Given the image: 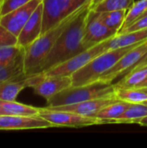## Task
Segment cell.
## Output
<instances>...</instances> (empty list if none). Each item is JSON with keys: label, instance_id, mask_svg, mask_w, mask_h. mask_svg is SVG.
I'll use <instances>...</instances> for the list:
<instances>
[{"label": "cell", "instance_id": "obj_1", "mask_svg": "<svg viewBox=\"0 0 147 148\" xmlns=\"http://www.w3.org/2000/svg\"><path fill=\"white\" fill-rule=\"evenodd\" d=\"M89 6V3L85 4L65 28L36 74L44 73L86 50L83 45V36L88 14L90 10Z\"/></svg>", "mask_w": 147, "mask_h": 148}, {"label": "cell", "instance_id": "obj_2", "mask_svg": "<svg viewBox=\"0 0 147 148\" xmlns=\"http://www.w3.org/2000/svg\"><path fill=\"white\" fill-rule=\"evenodd\" d=\"M83 6L80 7L65 17L59 24L42 34L29 46L24 49L23 67L24 72L27 75H34L37 72L40 65L53 49L60 35L68 25V23L75 17Z\"/></svg>", "mask_w": 147, "mask_h": 148}, {"label": "cell", "instance_id": "obj_3", "mask_svg": "<svg viewBox=\"0 0 147 148\" xmlns=\"http://www.w3.org/2000/svg\"><path fill=\"white\" fill-rule=\"evenodd\" d=\"M111 96H116L114 85L99 80L82 86H71L55 95L47 101L48 107H58Z\"/></svg>", "mask_w": 147, "mask_h": 148}, {"label": "cell", "instance_id": "obj_4", "mask_svg": "<svg viewBox=\"0 0 147 148\" xmlns=\"http://www.w3.org/2000/svg\"><path fill=\"white\" fill-rule=\"evenodd\" d=\"M140 43L141 42L124 48L110 49L101 53L71 75L73 82L72 86H82L99 81L101 76L110 70L124 55Z\"/></svg>", "mask_w": 147, "mask_h": 148}, {"label": "cell", "instance_id": "obj_5", "mask_svg": "<svg viewBox=\"0 0 147 148\" xmlns=\"http://www.w3.org/2000/svg\"><path fill=\"white\" fill-rule=\"evenodd\" d=\"M27 83L36 94L48 101L55 95L71 87L73 82L71 76H54L38 73L28 75Z\"/></svg>", "mask_w": 147, "mask_h": 148}, {"label": "cell", "instance_id": "obj_6", "mask_svg": "<svg viewBox=\"0 0 147 148\" xmlns=\"http://www.w3.org/2000/svg\"><path fill=\"white\" fill-rule=\"evenodd\" d=\"M105 43L106 41L88 49H86L77 54L76 56L71 57L70 59L44 72V74L47 75L54 76H71L74 73H75L82 67L87 65L94 58H95L101 53L105 52Z\"/></svg>", "mask_w": 147, "mask_h": 148}, {"label": "cell", "instance_id": "obj_7", "mask_svg": "<svg viewBox=\"0 0 147 148\" xmlns=\"http://www.w3.org/2000/svg\"><path fill=\"white\" fill-rule=\"evenodd\" d=\"M117 34L118 32L116 30L110 29L101 21L98 11L91 9L89 10L83 36V45L85 49H88L103 42Z\"/></svg>", "mask_w": 147, "mask_h": 148}, {"label": "cell", "instance_id": "obj_8", "mask_svg": "<svg viewBox=\"0 0 147 148\" xmlns=\"http://www.w3.org/2000/svg\"><path fill=\"white\" fill-rule=\"evenodd\" d=\"M38 115L50 122L53 127H80L100 124L99 120L95 117H86L72 112L53 110L48 108H39Z\"/></svg>", "mask_w": 147, "mask_h": 148}, {"label": "cell", "instance_id": "obj_9", "mask_svg": "<svg viewBox=\"0 0 147 148\" xmlns=\"http://www.w3.org/2000/svg\"><path fill=\"white\" fill-rule=\"evenodd\" d=\"M146 51L147 40H146L133 48L132 50L128 51L126 55H124L121 59L110 70L101 75L99 80L112 83V82L118 76H124L127 73V71L141 59V57L145 55Z\"/></svg>", "mask_w": 147, "mask_h": 148}, {"label": "cell", "instance_id": "obj_10", "mask_svg": "<svg viewBox=\"0 0 147 148\" xmlns=\"http://www.w3.org/2000/svg\"><path fill=\"white\" fill-rule=\"evenodd\" d=\"M42 0H30L22 7L0 16V24L18 36L23 27Z\"/></svg>", "mask_w": 147, "mask_h": 148}, {"label": "cell", "instance_id": "obj_11", "mask_svg": "<svg viewBox=\"0 0 147 148\" xmlns=\"http://www.w3.org/2000/svg\"><path fill=\"white\" fill-rule=\"evenodd\" d=\"M117 101H119L117 96H111V97H104V98L85 101L79 103L70 104V105L58 106V107H46V108L53 110H62V111L72 112L86 117H95L96 114L102 108H106L107 106Z\"/></svg>", "mask_w": 147, "mask_h": 148}, {"label": "cell", "instance_id": "obj_12", "mask_svg": "<svg viewBox=\"0 0 147 148\" xmlns=\"http://www.w3.org/2000/svg\"><path fill=\"white\" fill-rule=\"evenodd\" d=\"M54 127L45 119L36 116L0 115V130H23Z\"/></svg>", "mask_w": 147, "mask_h": 148}, {"label": "cell", "instance_id": "obj_13", "mask_svg": "<svg viewBox=\"0 0 147 148\" xmlns=\"http://www.w3.org/2000/svg\"><path fill=\"white\" fill-rule=\"evenodd\" d=\"M42 2L38 5V7L32 13L29 20L26 22L23 27L21 32L19 33L18 45L26 49L34 41H36L41 35L42 31Z\"/></svg>", "mask_w": 147, "mask_h": 148}, {"label": "cell", "instance_id": "obj_14", "mask_svg": "<svg viewBox=\"0 0 147 148\" xmlns=\"http://www.w3.org/2000/svg\"><path fill=\"white\" fill-rule=\"evenodd\" d=\"M146 40H147V28L132 32L117 34L113 37L106 41L105 49L106 51H107L110 49L124 48L138 44Z\"/></svg>", "mask_w": 147, "mask_h": 148}, {"label": "cell", "instance_id": "obj_15", "mask_svg": "<svg viewBox=\"0 0 147 148\" xmlns=\"http://www.w3.org/2000/svg\"><path fill=\"white\" fill-rule=\"evenodd\" d=\"M42 34L54 28L65 18L62 15L58 0H42Z\"/></svg>", "mask_w": 147, "mask_h": 148}, {"label": "cell", "instance_id": "obj_16", "mask_svg": "<svg viewBox=\"0 0 147 148\" xmlns=\"http://www.w3.org/2000/svg\"><path fill=\"white\" fill-rule=\"evenodd\" d=\"M38 114L39 108L20 103L16 101L0 100V115L36 116Z\"/></svg>", "mask_w": 147, "mask_h": 148}, {"label": "cell", "instance_id": "obj_17", "mask_svg": "<svg viewBox=\"0 0 147 148\" xmlns=\"http://www.w3.org/2000/svg\"><path fill=\"white\" fill-rule=\"evenodd\" d=\"M131 102L125 101H117L106 108H102L95 116L100 121V124L101 123H107V122H114L116 123V121L121 117V115L124 114V112L131 106Z\"/></svg>", "mask_w": 147, "mask_h": 148}, {"label": "cell", "instance_id": "obj_18", "mask_svg": "<svg viewBox=\"0 0 147 148\" xmlns=\"http://www.w3.org/2000/svg\"><path fill=\"white\" fill-rule=\"evenodd\" d=\"M23 54L24 50L15 60L4 64L0 69V82L9 80L24 79L28 76L24 72Z\"/></svg>", "mask_w": 147, "mask_h": 148}, {"label": "cell", "instance_id": "obj_19", "mask_svg": "<svg viewBox=\"0 0 147 148\" xmlns=\"http://www.w3.org/2000/svg\"><path fill=\"white\" fill-rule=\"evenodd\" d=\"M27 77L24 79H15L0 82V100L16 101L20 92L28 87Z\"/></svg>", "mask_w": 147, "mask_h": 148}, {"label": "cell", "instance_id": "obj_20", "mask_svg": "<svg viewBox=\"0 0 147 148\" xmlns=\"http://www.w3.org/2000/svg\"><path fill=\"white\" fill-rule=\"evenodd\" d=\"M147 116V104L132 103L131 106L124 112L116 123H139L143 118Z\"/></svg>", "mask_w": 147, "mask_h": 148}, {"label": "cell", "instance_id": "obj_21", "mask_svg": "<svg viewBox=\"0 0 147 148\" xmlns=\"http://www.w3.org/2000/svg\"><path fill=\"white\" fill-rule=\"evenodd\" d=\"M127 11L128 10H117L102 11L99 13L101 21L107 27L119 32V30L122 28L124 24Z\"/></svg>", "mask_w": 147, "mask_h": 148}, {"label": "cell", "instance_id": "obj_22", "mask_svg": "<svg viewBox=\"0 0 147 148\" xmlns=\"http://www.w3.org/2000/svg\"><path fill=\"white\" fill-rule=\"evenodd\" d=\"M147 75V66L133 70L129 74L123 76V78L114 84L115 88H136L137 86L141 83Z\"/></svg>", "mask_w": 147, "mask_h": 148}, {"label": "cell", "instance_id": "obj_23", "mask_svg": "<svg viewBox=\"0 0 147 148\" xmlns=\"http://www.w3.org/2000/svg\"><path fill=\"white\" fill-rule=\"evenodd\" d=\"M116 96L120 101L131 103H143L147 101V94L139 88H116Z\"/></svg>", "mask_w": 147, "mask_h": 148}, {"label": "cell", "instance_id": "obj_24", "mask_svg": "<svg viewBox=\"0 0 147 148\" xmlns=\"http://www.w3.org/2000/svg\"><path fill=\"white\" fill-rule=\"evenodd\" d=\"M147 10V0H139L138 2H134L133 4L131 6V8L128 10L126 19L124 22V24L122 28L119 30V32L126 27L133 24L135 21H137L139 18H140L143 14ZM118 32V33H119Z\"/></svg>", "mask_w": 147, "mask_h": 148}, {"label": "cell", "instance_id": "obj_25", "mask_svg": "<svg viewBox=\"0 0 147 148\" xmlns=\"http://www.w3.org/2000/svg\"><path fill=\"white\" fill-rule=\"evenodd\" d=\"M133 3L134 0H104L91 10L98 12L117 10H129Z\"/></svg>", "mask_w": 147, "mask_h": 148}, {"label": "cell", "instance_id": "obj_26", "mask_svg": "<svg viewBox=\"0 0 147 148\" xmlns=\"http://www.w3.org/2000/svg\"><path fill=\"white\" fill-rule=\"evenodd\" d=\"M23 50H24V49L21 48L19 45L0 47V63L7 64L10 62H12Z\"/></svg>", "mask_w": 147, "mask_h": 148}, {"label": "cell", "instance_id": "obj_27", "mask_svg": "<svg viewBox=\"0 0 147 148\" xmlns=\"http://www.w3.org/2000/svg\"><path fill=\"white\" fill-rule=\"evenodd\" d=\"M18 45L17 36L0 24V47Z\"/></svg>", "mask_w": 147, "mask_h": 148}, {"label": "cell", "instance_id": "obj_28", "mask_svg": "<svg viewBox=\"0 0 147 148\" xmlns=\"http://www.w3.org/2000/svg\"><path fill=\"white\" fill-rule=\"evenodd\" d=\"M29 1L30 0H2L0 5V16L22 7Z\"/></svg>", "mask_w": 147, "mask_h": 148}, {"label": "cell", "instance_id": "obj_29", "mask_svg": "<svg viewBox=\"0 0 147 148\" xmlns=\"http://www.w3.org/2000/svg\"><path fill=\"white\" fill-rule=\"evenodd\" d=\"M146 28H147V15L139 18L133 24H131L130 26L126 27V29L120 30L118 34H122V33H126V32H132V31H135V30L143 29Z\"/></svg>", "mask_w": 147, "mask_h": 148}, {"label": "cell", "instance_id": "obj_30", "mask_svg": "<svg viewBox=\"0 0 147 148\" xmlns=\"http://www.w3.org/2000/svg\"><path fill=\"white\" fill-rule=\"evenodd\" d=\"M58 3L64 17H67L68 15L76 10L74 6V0H58Z\"/></svg>", "mask_w": 147, "mask_h": 148}, {"label": "cell", "instance_id": "obj_31", "mask_svg": "<svg viewBox=\"0 0 147 148\" xmlns=\"http://www.w3.org/2000/svg\"><path fill=\"white\" fill-rule=\"evenodd\" d=\"M145 66H147V51L145 53V55L141 57V59L133 67V68H131L128 71H127V73L126 74V75H127V74H129L130 72H132V71H133V70H136V69H140V68H143V67H145ZM124 75V76H125Z\"/></svg>", "mask_w": 147, "mask_h": 148}, {"label": "cell", "instance_id": "obj_32", "mask_svg": "<svg viewBox=\"0 0 147 148\" xmlns=\"http://www.w3.org/2000/svg\"><path fill=\"white\" fill-rule=\"evenodd\" d=\"M92 0H75V9H79L80 7L85 5V4H88V3L90 4V2Z\"/></svg>", "mask_w": 147, "mask_h": 148}, {"label": "cell", "instance_id": "obj_33", "mask_svg": "<svg viewBox=\"0 0 147 148\" xmlns=\"http://www.w3.org/2000/svg\"><path fill=\"white\" fill-rule=\"evenodd\" d=\"M102 1H104V0H92V1L90 2V6H89V8H90V9H93L94 7H95L97 4H99V3H101Z\"/></svg>", "mask_w": 147, "mask_h": 148}, {"label": "cell", "instance_id": "obj_34", "mask_svg": "<svg viewBox=\"0 0 147 148\" xmlns=\"http://www.w3.org/2000/svg\"><path fill=\"white\" fill-rule=\"evenodd\" d=\"M147 88V75L146 77L145 78V80H144L141 83H139V84L137 86L136 88Z\"/></svg>", "mask_w": 147, "mask_h": 148}, {"label": "cell", "instance_id": "obj_35", "mask_svg": "<svg viewBox=\"0 0 147 148\" xmlns=\"http://www.w3.org/2000/svg\"><path fill=\"white\" fill-rule=\"evenodd\" d=\"M139 124H140L141 126H146L147 127V116L146 117H145V118H143V119L139 122Z\"/></svg>", "mask_w": 147, "mask_h": 148}, {"label": "cell", "instance_id": "obj_36", "mask_svg": "<svg viewBox=\"0 0 147 148\" xmlns=\"http://www.w3.org/2000/svg\"><path fill=\"white\" fill-rule=\"evenodd\" d=\"M139 89H141V90H143L144 92H146L147 94V88H139Z\"/></svg>", "mask_w": 147, "mask_h": 148}, {"label": "cell", "instance_id": "obj_37", "mask_svg": "<svg viewBox=\"0 0 147 148\" xmlns=\"http://www.w3.org/2000/svg\"><path fill=\"white\" fill-rule=\"evenodd\" d=\"M146 15H147V10L145 12V13H144V14H143V16H146ZM142 16H141V17H142Z\"/></svg>", "mask_w": 147, "mask_h": 148}, {"label": "cell", "instance_id": "obj_38", "mask_svg": "<svg viewBox=\"0 0 147 148\" xmlns=\"http://www.w3.org/2000/svg\"><path fill=\"white\" fill-rule=\"evenodd\" d=\"M3 65H4V64H2V63H0V69H1V68H2V67L3 66Z\"/></svg>", "mask_w": 147, "mask_h": 148}, {"label": "cell", "instance_id": "obj_39", "mask_svg": "<svg viewBox=\"0 0 147 148\" xmlns=\"http://www.w3.org/2000/svg\"><path fill=\"white\" fill-rule=\"evenodd\" d=\"M75 0H74V6H75ZM75 10H77V9H75Z\"/></svg>", "mask_w": 147, "mask_h": 148}, {"label": "cell", "instance_id": "obj_40", "mask_svg": "<svg viewBox=\"0 0 147 148\" xmlns=\"http://www.w3.org/2000/svg\"><path fill=\"white\" fill-rule=\"evenodd\" d=\"M143 103H145V104H147V101H144Z\"/></svg>", "mask_w": 147, "mask_h": 148}, {"label": "cell", "instance_id": "obj_41", "mask_svg": "<svg viewBox=\"0 0 147 148\" xmlns=\"http://www.w3.org/2000/svg\"><path fill=\"white\" fill-rule=\"evenodd\" d=\"M1 3H2V0H0V5H1Z\"/></svg>", "mask_w": 147, "mask_h": 148}]
</instances>
